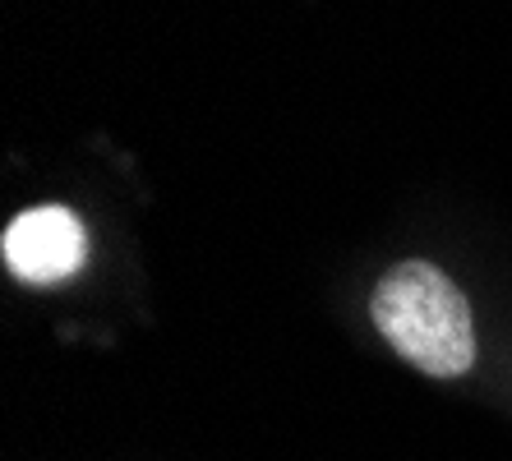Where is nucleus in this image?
<instances>
[{
    "label": "nucleus",
    "mask_w": 512,
    "mask_h": 461,
    "mask_svg": "<svg viewBox=\"0 0 512 461\" xmlns=\"http://www.w3.org/2000/svg\"><path fill=\"white\" fill-rule=\"evenodd\" d=\"M374 328L383 342L429 379H462L476 365V328L471 305L443 268L406 259L383 272L370 300Z\"/></svg>",
    "instance_id": "nucleus-1"
},
{
    "label": "nucleus",
    "mask_w": 512,
    "mask_h": 461,
    "mask_svg": "<svg viewBox=\"0 0 512 461\" xmlns=\"http://www.w3.org/2000/svg\"><path fill=\"white\" fill-rule=\"evenodd\" d=\"M0 249H5V268L19 282L47 286L79 272V263L88 254V240L70 208H28V213H19L10 222Z\"/></svg>",
    "instance_id": "nucleus-2"
}]
</instances>
